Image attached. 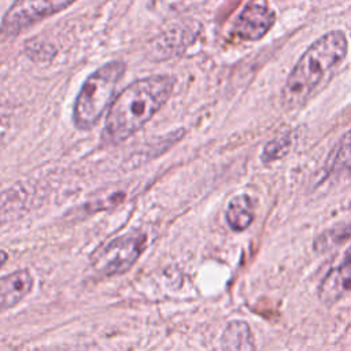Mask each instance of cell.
Returning a JSON list of instances; mask_svg holds the SVG:
<instances>
[{
  "label": "cell",
  "mask_w": 351,
  "mask_h": 351,
  "mask_svg": "<svg viewBox=\"0 0 351 351\" xmlns=\"http://www.w3.org/2000/svg\"><path fill=\"white\" fill-rule=\"evenodd\" d=\"M276 22L274 11L261 3H250L247 4L240 14L237 15L233 32L241 40H261Z\"/></svg>",
  "instance_id": "6"
},
{
  "label": "cell",
  "mask_w": 351,
  "mask_h": 351,
  "mask_svg": "<svg viewBox=\"0 0 351 351\" xmlns=\"http://www.w3.org/2000/svg\"><path fill=\"white\" fill-rule=\"evenodd\" d=\"M350 208H351V202H350Z\"/></svg>",
  "instance_id": "17"
},
{
  "label": "cell",
  "mask_w": 351,
  "mask_h": 351,
  "mask_svg": "<svg viewBox=\"0 0 351 351\" xmlns=\"http://www.w3.org/2000/svg\"><path fill=\"white\" fill-rule=\"evenodd\" d=\"M25 53L34 62H48L56 55V49L48 43L33 40L25 44Z\"/></svg>",
  "instance_id": "15"
},
{
  "label": "cell",
  "mask_w": 351,
  "mask_h": 351,
  "mask_svg": "<svg viewBox=\"0 0 351 351\" xmlns=\"http://www.w3.org/2000/svg\"><path fill=\"white\" fill-rule=\"evenodd\" d=\"M222 351H255V341L251 328L247 322L230 321L221 335Z\"/></svg>",
  "instance_id": "11"
},
{
  "label": "cell",
  "mask_w": 351,
  "mask_h": 351,
  "mask_svg": "<svg viewBox=\"0 0 351 351\" xmlns=\"http://www.w3.org/2000/svg\"><path fill=\"white\" fill-rule=\"evenodd\" d=\"M292 147V138L289 134H282L270 140L262 152L263 162H273L284 158Z\"/></svg>",
  "instance_id": "14"
},
{
  "label": "cell",
  "mask_w": 351,
  "mask_h": 351,
  "mask_svg": "<svg viewBox=\"0 0 351 351\" xmlns=\"http://www.w3.org/2000/svg\"><path fill=\"white\" fill-rule=\"evenodd\" d=\"M195 37L192 26H174L158 36L149 45L151 53L156 59L171 58L184 51Z\"/></svg>",
  "instance_id": "9"
},
{
  "label": "cell",
  "mask_w": 351,
  "mask_h": 351,
  "mask_svg": "<svg viewBox=\"0 0 351 351\" xmlns=\"http://www.w3.org/2000/svg\"><path fill=\"white\" fill-rule=\"evenodd\" d=\"M326 171L330 176H351V129L340 137L335 149L329 155Z\"/></svg>",
  "instance_id": "12"
},
{
  "label": "cell",
  "mask_w": 351,
  "mask_h": 351,
  "mask_svg": "<svg viewBox=\"0 0 351 351\" xmlns=\"http://www.w3.org/2000/svg\"><path fill=\"white\" fill-rule=\"evenodd\" d=\"M255 218V203L247 193L236 195L228 203L225 219L229 228L234 232L245 230Z\"/></svg>",
  "instance_id": "10"
},
{
  "label": "cell",
  "mask_w": 351,
  "mask_h": 351,
  "mask_svg": "<svg viewBox=\"0 0 351 351\" xmlns=\"http://www.w3.org/2000/svg\"><path fill=\"white\" fill-rule=\"evenodd\" d=\"M347 52L348 41L341 30H330L310 44L285 80L282 104L296 108L308 101L332 80Z\"/></svg>",
  "instance_id": "2"
},
{
  "label": "cell",
  "mask_w": 351,
  "mask_h": 351,
  "mask_svg": "<svg viewBox=\"0 0 351 351\" xmlns=\"http://www.w3.org/2000/svg\"><path fill=\"white\" fill-rule=\"evenodd\" d=\"M7 261H8V254L4 250H0V269L4 266Z\"/></svg>",
  "instance_id": "16"
},
{
  "label": "cell",
  "mask_w": 351,
  "mask_h": 351,
  "mask_svg": "<svg viewBox=\"0 0 351 351\" xmlns=\"http://www.w3.org/2000/svg\"><path fill=\"white\" fill-rule=\"evenodd\" d=\"M126 64L110 60L82 82L73 104V123L80 130L92 129L115 99V88L125 74Z\"/></svg>",
  "instance_id": "3"
},
{
  "label": "cell",
  "mask_w": 351,
  "mask_h": 351,
  "mask_svg": "<svg viewBox=\"0 0 351 351\" xmlns=\"http://www.w3.org/2000/svg\"><path fill=\"white\" fill-rule=\"evenodd\" d=\"M174 80L166 74L138 78L123 88L111 103L104 126V137L119 144L140 130L169 100Z\"/></svg>",
  "instance_id": "1"
},
{
  "label": "cell",
  "mask_w": 351,
  "mask_h": 351,
  "mask_svg": "<svg viewBox=\"0 0 351 351\" xmlns=\"http://www.w3.org/2000/svg\"><path fill=\"white\" fill-rule=\"evenodd\" d=\"M347 241H351V222L324 230L314 240V250L317 252H326L346 244Z\"/></svg>",
  "instance_id": "13"
},
{
  "label": "cell",
  "mask_w": 351,
  "mask_h": 351,
  "mask_svg": "<svg viewBox=\"0 0 351 351\" xmlns=\"http://www.w3.org/2000/svg\"><path fill=\"white\" fill-rule=\"evenodd\" d=\"M147 245V236L130 232L100 245L90 256L92 267L103 276L126 273L140 258Z\"/></svg>",
  "instance_id": "4"
},
{
  "label": "cell",
  "mask_w": 351,
  "mask_h": 351,
  "mask_svg": "<svg viewBox=\"0 0 351 351\" xmlns=\"http://www.w3.org/2000/svg\"><path fill=\"white\" fill-rule=\"evenodd\" d=\"M34 278L27 269H18L0 277V313L12 308L33 289Z\"/></svg>",
  "instance_id": "8"
},
{
  "label": "cell",
  "mask_w": 351,
  "mask_h": 351,
  "mask_svg": "<svg viewBox=\"0 0 351 351\" xmlns=\"http://www.w3.org/2000/svg\"><path fill=\"white\" fill-rule=\"evenodd\" d=\"M351 292V244L340 258V261L332 266L318 287L319 300L330 306L347 293Z\"/></svg>",
  "instance_id": "7"
},
{
  "label": "cell",
  "mask_w": 351,
  "mask_h": 351,
  "mask_svg": "<svg viewBox=\"0 0 351 351\" xmlns=\"http://www.w3.org/2000/svg\"><path fill=\"white\" fill-rule=\"evenodd\" d=\"M77 0H14L0 22V36L12 37Z\"/></svg>",
  "instance_id": "5"
}]
</instances>
